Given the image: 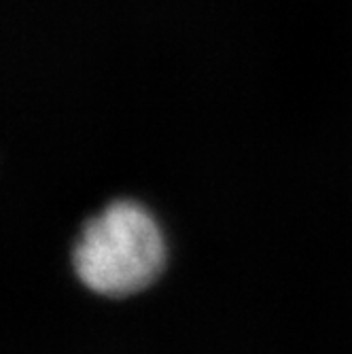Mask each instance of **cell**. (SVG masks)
Here are the masks:
<instances>
[{
	"label": "cell",
	"instance_id": "obj_1",
	"mask_svg": "<svg viewBox=\"0 0 352 354\" xmlns=\"http://www.w3.org/2000/svg\"><path fill=\"white\" fill-rule=\"evenodd\" d=\"M164 238L153 216L134 202H115L93 216L75 246L77 276L91 291L123 297L159 274Z\"/></svg>",
	"mask_w": 352,
	"mask_h": 354
}]
</instances>
